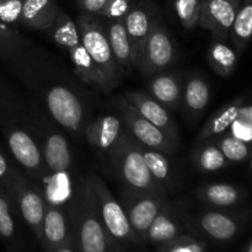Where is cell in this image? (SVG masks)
I'll return each instance as SVG.
<instances>
[{
	"label": "cell",
	"instance_id": "1",
	"mask_svg": "<svg viewBox=\"0 0 252 252\" xmlns=\"http://www.w3.org/2000/svg\"><path fill=\"white\" fill-rule=\"evenodd\" d=\"M66 208L76 252H110L116 244L103 226L88 177L80 179Z\"/></svg>",
	"mask_w": 252,
	"mask_h": 252
},
{
	"label": "cell",
	"instance_id": "2",
	"mask_svg": "<svg viewBox=\"0 0 252 252\" xmlns=\"http://www.w3.org/2000/svg\"><path fill=\"white\" fill-rule=\"evenodd\" d=\"M111 166L123 187L143 192L167 191L150 174L143 158L140 144L126 128L116 144L108 150Z\"/></svg>",
	"mask_w": 252,
	"mask_h": 252
},
{
	"label": "cell",
	"instance_id": "3",
	"mask_svg": "<svg viewBox=\"0 0 252 252\" xmlns=\"http://www.w3.org/2000/svg\"><path fill=\"white\" fill-rule=\"evenodd\" d=\"M49 32L52 33L54 43L58 44L65 52H68L69 59L73 63L76 76L83 83L95 86V88L106 91V93L111 91L107 81L100 73V70L94 63L91 57L89 56L88 51L81 42L76 22L65 11H63V10L59 11L56 22L49 30Z\"/></svg>",
	"mask_w": 252,
	"mask_h": 252
},
{
	"label": "cell",
	"instance_id": "4",
	"mask_svg": "<svg viewBox=\"0 0 252 252\" xmlns=\"http://www.w3.org/2000/svg\"><path fill=\"white\" fill-rule=\"evenodd\" d=\"M76 27L89 56L112 90L118 85L123 75L111 51L105 25L96 16L81 12L76 19Z\"/></svg>",
	"mask_w": 252,
	"mask_h": 252
},
{
	"label": "cell",
	"instance_id": "5",
	"mask_svg": "<svg viewBox=\"0 0 252 252\" xmlns=\"http://www.w3.org/2000/svg\"><path fill=\"white\" fill-rule=\"evenodd\" d=\"M88 181L95 198L96 208L111 240L121 246L137 243L122 204L115 198L105 181L95 174L89 175Z\"/></svg>",
	"mask_w": 252,
	"mask_h": 252
},
{
	"label": "cell",
	"instance_id": "6",
	"mask_svg": "<svg viewBox=\"0 0 252 252\" xmlns=\"http://www.w3.org/2000/svg\"><path fill=\"white\" fill-rule=\"evenodd\" d=\"M5 184L7 193L16 206L22 220L39 241L47 206L43 194L24 175L14 169Z\"/></svg>",
	"mask_w": 252,
	"mask_h": 252
},
{
	"label": "cell",
	"instance_id": "7",
	"mask_svg": "<svg viewBox=\"0 0 252 252\" xmlns=\"http://www.w3.org/2000/svg\"><path fill=\"white\" fill-rule=\"evenodd\" d=\"M166 201L167 191L143 192L123 187L121 192V204L127 214L137 243H145L150 224Z\"/></svg>",
	"mask_w": 252,
	"mask_h": 252
},
{
	"label": "cell",
	"instance_id": "8",
	"mask_svg": "<svg viewBox=\"0 0 252 252\" xmlns=\"http://www.w3.org/2000/svg\"><path fill=\"white\" fill-rule=\"evenodd\" d=\"M176 61V44L166 27L155 20L143 44L137 69L150 76L169 69Z\"/></svg>",
	"mask_w": 252,
	"mask_h": 252
},
{
	"label": "cell",
	"instance_id": "9",
	"mask_svg": "<svg viewBox=\"0 0 252 252\" xmlns=\"http://www.w3.org/2000/svg\"><path fill=\"white\" fill-rule=\"evenodd\" d=\"M116 108L125 121L126 128L140 144L159 150L166 155L174 154L176 152L179 144L167 137L157 126L143 117L125 96H121L116 100Z\"/></svg>",
	"mask_w": 252,
	"mask_h": 252
},
{
	"label": "cell",
	"instance_id": "10",
	"mask_svg": "<svg viewBox=\"0 0 252 252\" xmlns=\"http://www.w3.org/2000/svg\"><path fill=\"white\" fill-rule=\"evenodd\" d=\"M44 102L52 117L73 133H81L85 125V110L80 98L64 85H51L43 93Z\"/></svg>",
	"mask_w": 252,
	"mask_h": 252
},
{
	"label": "cell",
	"instance_id": "11",
	"mask_svg": "<svg viewBox=\"0 0 252 252\" xmlns=\"http://www.w3.org/2000/svg\"><path fill=\"white\" fill-rule=\"evenodd\" d=\"M192 225L211 240L217 243H229L240 234L245 225V217L229 213L223 209L203 212L192 220Z\"/></svg>",
	"mask_w": 252,
	"mask_h": 252
},
{
	"label": "cell",
	"instance_id": "12",
	"mask_svg": "<svg viewBox=\"0 0 252 252\" xmlns=\"http://www.w3.org/2000/svg\"><path fill=\"white\" fill-rule=\"evenodd\" d=\"M241 0H201L199 26L208 30L213 38H229L230 29Z\"/></svg>",
	"mask_w": 252,
	"mask_h": 252
},
{
	"label": "cell",
	"instance_id": "13",
	"mask_svg": "<svg viewBox=\"0 0 252 252\" xmlns=\"http://www.w3.org/2000/svg\"><path fill=\"white\" fill-rule=\"evenodd\" d=\"M155 20V6L152 0H140L137 4H133L123 19L132 48L133 68H137L143 44Z\"/></svg>",
	"mask_w": 252,
	"mask_h": 252
},
{
	"label": "cell",
	"instance_id": "14",
	"mask_svg": "<svg viewBox=\"0 0 252 252\" xmlns=\"http://www.w3.org/2000/svg\"><path fill=\"white\" fill-rule=\"evenodd\" d=\"M7 145L19 164L33 177L43 179L46 172L41 147L31 134L21 128H12L7 133Z\"/></svg>",
	"mask_w": 252,
	"mask_h": 252
},
{
	"label": "cell",
	"instance_id": "15",
	"mask_svg": "<svg viewBox=\"0 0 252 252\" xmlns=\"http://www.w3.org/2000/svg\"><path fill=\"white\" fill-rule=\"evenodd\" d=\"M125 97L137 108L143 117L147 118L149 122L161 129L167 137L180 144L179 127L165 106L144 91H129L126 94Z\"/></svg>",
	"mask_w": 252,
	"mask_h": 252
},
{
	"label": "cell",
	"instance_id": "16",
	"mask_svg": "<svg viewBox=\"0 0 252 252\" xmlns=\"http://www.w3.org/2000/svg\"><path fill=\"white\" fill-rule=\"evenodd\" d=\"M46 172L44 176L53 179L70 177L71 152L69 143L63 134L58 132L47 133L41 147Z\"/></svg>",
	"mask_w": 252,
	"mask_h": 252
},
{
	"label": "cell",
	"instance_id": "17",
	"mask_svg": "<svg viewBox=\"0 0 252 252\" xmlns=\"http://www.w3.org/2000/svg\"><path fill=\"white\" fill-rule=\"evenodd\" d=\"M71 240L70 217L66 206L47 204L39 243L46 251H51Z\"/></svg>",
	"mask_w": 252,
	"mask_h": 252
},
{
	"label": "cell",
	"instance_id": "18",
	"mask_svg": "<svg viewBox=\"0 0 252 252\" xmlns=\"http://www.w3.org/2000/svg\"><path fill=\"white\" fill-rule=\"evenodd\" d=\"M59 11L56 0H24L19 21L27 29L49 31Z\"/></svg>",
	"mask_w": 252,
	"mask_h": 252
},
{
	"label": "cell",
	"instance_id": "19",
	"mask_svg": "<svg viewBox=\"0 0 252 252\" xmlns=\"http://www.w3.org/2000/svg\"><path fill=\"white\" fill-rule=\"evenodd\" d=\"M122 122L117 116L106 115L96 118L85 127L89 144L100 152H108L122 133Z\"/></svg>",
	"mask_w": 252,
	"mask_h": 252
},
{
	"label": "cell",
	"instance_id": "20",
	"mask_svg": "<svg viewBox=\"0 0 252 252\" xmlns=\"http://www.w3.org/2000/svg\"><path fill=\"white\" fill-rule=\"evenodd\" d=\"M182 234H184V229H182L181 221L171 204L166 201L153 223L150 224L147 236H145V243L160 245V244L174 240Z\"/></svg>",
	"mask_w": 252,
	"mask_h": 252
},
{
	"label": "cell",
	"instance_id": "21",
	"mask_svg": "<svg viewBox=\"0 0 252 252\" xmlns=\"http://www.w3.org/2000/svg\"><path fill=\"white\" fill-rule=\"evenodd\" d=\"M149 94L167 110H177L181 105L184 88L179 74L158 73L148 83Z\"/></svg>",
	"mask_w": 252,
	"mask_h": 252
},
{
	"label": "cell",
	"instance_id": "22",
	"mask_svg": "<svg viewBox=\"0 0 252 252\" xmlns=\"http://www.w3.org/2000/svg\"><path fill=\"white\" fill-rule=\"evenodd\" d=\"M106 33L110 42L111 51L116 59L121 73L125 76L133 69L132 48H130L129 37L122 20H107Z\"/></svg>",
	"mask_w": 252,
	"mask_h": 252
},
{
	"label": "cell",
	"instance_id": "23",
	"mask_svg": "<svg viewBox=\"0 0 252 252\" xmlns=\"http://www.w3.org/2000/svg\"><path fill=\"white\" fill-rule=\"evenodd\" d=\"M197 197L202 203L218 209L235 207L243 201L245 193L231 184H208L197 189Z\"/></svg>",
	"mask_w": 252,
	"mask_h": 252
},
{
	"label": "cell",
	"instance_id": "24",
	"mask_svg": "<svg viewBox=\"0 0 252 252\" xmlns=\"http://www.w3.org/2000/svg\"><path fill=\"white\" fill-rule=\"evenodd\" d=\"M244 106L243 98H235L217 111L204 125L198 134V142L212 139L213 137L223 134L238 120Z\"/></svg>",
	"mask_w": 252,
	"mask_h": 252
},
{
	"label": "cell",
	"instance_id": "25",
	"mask_svg": "<svg viewBox=\"0 0 252 252\" xmlns=\"http://www.w3.org/2000/svg\"><path fill=\"white\" fill-rule=\"evenodd\" d=\"M211 98V88L206 79L201 75L189 76L184 86L182 101L186 110L192 116H198L207 108Z\"/></svg>",
	"mask_w": 252,
	"mask_h": 252
},
{
	"label": "cell",
	"instance_id": "26",
	"mask_svg": "<svg viewBox=\"0 0 252 252\" xmlns=\"http://www.w3.org/2000/svg\"><path fill=\"white\" fill-rule=\"evenodd\" d=\"M208 62L218 75L229 78L238 65V52L229 47L223 39L213 38L208 49Z\"/></svg>",
	"mask_w": 252,
	"mask_h": 252
},
{
	"label": "cell",
	"instance_id": "27",
	"mask_svg": "<svg viewBox=\"0 0 252 252\" xmlns=\"http://www.w3.org/2000/svg\"><path fill=\"white\" fill-rule=\"evenodd\" d=\"M229 38L233 42L235 51L241 53L252 38V0H241Z\"/></svg>",
	"mask_w": 252,
	"mask_h": 252
},
{
	"label": "cell",
	"instance_id": "28",
	"mask_svg": "<svg viewBox=\"0 0 252 252\" xmlns=\"http://www.w3.org/2000/svg\"><path fill=\"white\" fill-rule=\"evenodd\" d=\"M192 160L201 172H216L228 165V160L217 143L211 142V139L199 142L192 154Z\"/></svg>",
	"mask_w": 252,
	"mask_h": 252
},
{
	"label": "cell",
	"instance_id": "29",
	"mask_svg": "<svg viewBox=\"0 0 252 252\" xmlns=\"http://www.w3.org/2000/svg\"><path fill=\"white\" fill-rule=\"evenodd\" d=\"M140 150H142L144 161L153 177L159 184L166 187V189L174 186V174L171 171V165H170L166 154L153 149V148L145 147L143 144H140Z\"/></svg>",
	"mask_w": 252,
	"mask_h": 252
},
{
	"label": "cell",
	"instance_id": "30",
	"mask_svg": "<svg viewBox=\"0 0 252 252\" xmlns=\"http://www.w3.org/2000/svg\"><path fill=\"white\" fill-rule=\"evenodd\" d=\"M16 235L12 201L6 189L0 186V238L6 243H14L16 240Z\"/></svg>",
	"mask_w": 252,
	"mask_h": 252
},
{
	"label": "cell",
	"instance_id": "31",
	"mask_svg": "<svg viewBox=\"0 0 252 252\" xmlns=\"http://www.w3.org/2000/svg\"><path fill=\"white\" fill-rule=\"evenodd\" d=\"M174 10L185 30L193 31L199 26L201 0H174Z\"/></svg>",
	"mask_w": 252,
	"mask_h": 252
},
{
	"label": "cell",
	"instance_id": "32",
	"mask_svg": "<svg viewBox=\"0 0 252 252\" xmlns=\"http://www.w3.org/2000/svg\"><path fill=\"white\" fill-rule=\"evenodd\" d=\"M217 145L221 150V153H223L228 161H244V160L250 157L251 149L248 143L233 134H226L220 137Z\"/></svg>",
	"mask_w": 252,
	"mask_h": 252
},
{
	"label": "cell",
	"instance_id": "33",
	"mask_svg": "<svg viewBox=\"0 0 252 252\" xmlns=\"http://www.w3.org/2000/svg\"><path fill=\"white\" fill-rule=\"evenodd\" d=\"M157 252H207V246L201 239L182 234L174 240L158 245Z\"/></svg>",
	"mask_w": 252,
	"mask_h": 252
},
{
	"label": "cell",
	"instance_id": "34",
	"mask_svg": "<svg viewBox=\"0 0 252 252\" xmlns=\"http://www.w3.org/2000/svg\"><path fill=\"white\" fill-rule=\"evenodd\" d=\"M133 6L132 0H107L100 16L107 20H122Z\"/></svg>",
	"mask_w": 252,
	"mask_h": 252
},
{
	"label": "cell",
	"instance_id": "35",
	"mask_svg": "<svg viewBox=\"0 0 252 252\" xmlns=\"http://www.w3.org/2000/svg\"><path fill=\"white\" fill-rule=\"evenodd\" d=\"M24 0H0V20L12 24L20 20Z\"/></svg>",
	"mask_w": 252,
	"mask_h": 252
},
{
	"label": "cell",
	"instance_id": "36",
	"mask_svg": "<svg viewBox=\"0 0 252 252\" xmlns=\"http://www.w3.org/2000/svg\"><path fill=\"white\" fill-rule=\"evenodd\" d=\"M76 2L81 12L93 16H100L107 0H78Z\"/></svg>",
	"mask_w": 252,
	"mask_h": 252
},
{
	"label": "cell",
	"instance_id": "37",
	"mask_svg": "<svg viewBox=\"0 0 252 252\" xmlns=\"http://www.w3.org/2000/svg\"><path fill=\"white\" fill-rule=\"evenodd\" d=\"M236 121L239 123H241V125L245 126L248 132H252V107L248 108L245 106H243L240 115H239Z\"/></svg>",
	"mask_w": 252,
	"mask_h": 252
},
{
	"label": "cell",
	"instance_id": "38",
	"mask_svg": "<svg viewBox=\"0 0 252 252\" xmlns=\"http://www.w3.org/2000/svg\"><path fill=\"white\" fill-rule=\"evenodd\" d=\"M12 169H10L9 161H7L6 157L0 152V182L4 181L6 182V180L9 179L10 174H11Z\"/></svg>",
	"mask_w": 252,
	"mask_h": 252
},
{
	"label": "cell",
	"instance_id": "39",
	"mask_svg": "<svg viewBox=\"0 0 252 252\" xmlns=\"http://www.w3.org/2000/svg\"><path fill=\"white\" fill-rule=\"evenodd\" d=\"M47 252H76V249H75V246H74L73 240H71V241H69V243L64 244V245L59 246V248L54 249V250L47 251Z\"/></svg>",
	"mask_w": 252,
	"mask_h": 252
},
{
	"label": "cell",
	"instance_id": "40",
	"mask_svg": "<svg viewBox=\"0 0 252 252\" xmlns=\"http://www.w3.org/2000/svg\"><path fill=\"white\" fill-rule=\"evenodd\" d=\"M241 252H252V238L245 244V246H244Z\"/></svg>",
	"mask_w": 252,
	"mask_h": 252
},
{
	"label": "cell",
	"instance_id": "41",
	"mask_svg": "<svg viewBox=\"0 0 252 252\" xmlns=\"http://www.w3.org/2000/svg\"><path fill=\"white\" fill-rule=\"evenodd\" d=\"M110 252H126V251L123 250V246H121V245H117V244H116V245L113 246L112 249H111Z\"/></svg>",
	"mask_w": 252,
	"mask_h": 252
},
{
	"label": "cell",
	"instance_id": "42",
	"mask_svg": "<svg viewBox=\"0 0 252 252\" xmlns=\"http://www.w3.org/2000/svg\"><path fill=\"white\" fill-rule=\"evenodd\" d=\"M5 37H6V36H5V31L1 29V27H0V43H1V42L4 41Z\"/></svg>",
	"mask_w": 252,
	"mask_h": 252
},
{
	"label": "cell",
	"instance_id": "43",
	"mask_svg": "<svg viewBox=\"0 0 252 252\" xmlns=\"http://www.w3.org/2000/svg\"><path fill=\"white\" fill-rule=\"evenodd\" d=\"M250 166H251V169H252V150L250 152Z\"/></svg>",
	"mask_w": 252,
	"mask_h": 252
}]
</instances>
